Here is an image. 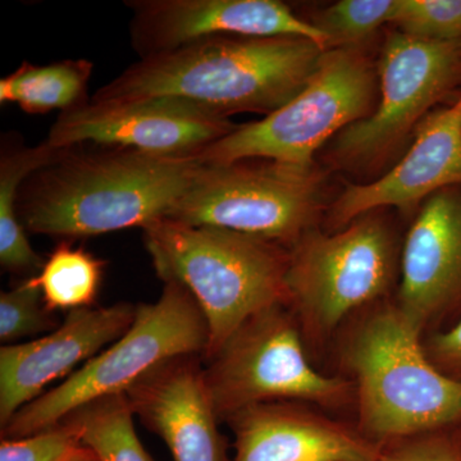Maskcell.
<instances>
[{"label": "cell", "instance_id": "6da1fadb", "mask_svg": "<svg viewBox=\"0 0 461 461\" xmlns=\"http://www.w3.org/2000/svg\"><path fill=\"white\" fill-rule=\"evenodd\" d=\"M63 151L21 187L14 213L27 232L78 239L166 220L204 168L198 154L131 149Z\"/></svg>", "mask_w": 461, "mask_h": 461}, {"label": "cell", "instance_id": "7a4b0ae2", "mask_svg": "<svg viewBox=\"0 0 461 461\" xmlns=\"http://www.w3.org/2000/svg\"><path fill=\"white\" fill-rule=\"evenodd\" d=\"M324 51L297 36H215L141 58L90 100L169 96L227 118L268 115L303 90Z\"/></svg>", "mask_w": 461, "mask_h": 461}, {"label": "cell", "instance_id": "3957f363", "mask_svg": "<svg viewBox=\"0 0 461 461\" xmlns=\"http://www.w3.org/2000/svg\"><path fill=\"white\" fill-rule=\"evenodd\" d=\"M353 375L357 427L379 446L461 427V384L429 362L423 335L396 304L373 309L341 348Z\"/></svg>", "mask_w": 461, "mask_h": 461}, {"label": "cell", "instance_id": "277c9868", "mask_svg": "<svg viewBox=\"0 0 461 461\" xmlns=\"http://www.w3.org/2000/svg\"><path fill=\"white\" fill-rule=\"evenodd\" d=\"M142 230L158 277L186 288L204 314L209 341L203 362L249 318L273 306H290V253L277 242L172 220Z\"/></svg>", "mask_w": 461, "mask_h": 461}, {"label": "cell", "instance_id": "5b68a950", "mask_svg": "<svg viewBox=\"0 0 461 461\" xmlns=\"http://www.w3.org/2000/svg\"><path fill=\"white\" fill-rule=\"evenodd\" d=\"M204 314L189 291L167 282L156 303L138 305L132 326L113 344L76 369L59 386L20 409L2 429V438H23L51 429L76 409L124 393L142 375L173 357L208 348Z\"/></svg>", "mask_w": 461, "mask_h": 461}, {"label": "cell", "instance_id": "8992f818", "mask_svg": "<svg viewBox=\"0 0 461 461\" xmlns=\"http://www.w3.org/2000/svg\"><path fill=\"white\" fill-rule=\"evenodd\" d=\"M206 388L218 420L269 402L317 403L342 408L355 399L350 379L315 371L288 305L266 309L244 324L206 360Z\"/></svg>", "mask_w": 461, "mask_h": 461}, {"label": "cell", "instance_id": "52a82bcc", "mask_svg": "<svg viewBox=\"0 0 461 461\" xmlns=\"http://www.w3.org/2000/svg\"><path fill=\"white\" fill-rule=\"evenodd\" d=\"M373 95L375 75L366 58L353 47L330 48L308 84L284 107L235 127L198 158L211 166L262 158L313 167L314 153L327 139L371 114Z\"/></svg>", "mask_w": 461, "mask_h": 461}, {"label": "cell", "instance_id": "ba28073f", "mask_svg": "<svg viewBox=\"0 0 461 461\" xmlns=\"http://www.w3.org/2000/svg\"><path fill=\"white\" fill-rule=\"evenodd\" d=\"M395 272V240L375 217L335 235L309 230L293 245L286 273L303 338H330L348 314L386 295Z\"/></svg>", "mask_w": 461, "mask_h": 461}, {"label": "cell", "instance_id": "9c48e42d", "mask_svg": "<svg viewBox=\"0 0 461 461\" xmlns=\"http://www.w3.org/2000/svg\"><path fill=\"white\" fill-rule=\"evenodd\" d=\"M313 167L204 165L198 178L166 220L217 227L294 244L312 230L321 198Z\"/></svg>", "mask_w": 461, "mask_h": 461}, {"label": "cell", "instance_id": "30bf717a", "mask_svg": "<svg viewBox=\"0 0 461 461\" xmlns=\"http://www.w3.org/2000/svg\"><path fill=\"white\" fill-rule=\"evenodd\" d=\"M460 69L461 41L391 33L379 62V104L368 117L339 132V156L359 163L386 156L454 86Z\"/></svg>", "mask_w": 461, "mask_h": 461}, {"label": "cell", "instance_id": "8fae6325", "mask_svg": "<svg viewBox=\"0 0 461 461\" xmlns=\"http://www.w3.org/2000/svg\"><path fill=\"white\" fill-rule=\"evenodd\" d=\"M233 129L229 118L184 99H89L60 113L44 142L56 150L91 142L160 156H194Z\"/></svg>", "mask_w": 461, "mask_h": 461}, {"label": "cell", "instance_id": "7c38bea8", "mask_svg": "<svg viewBox=\"0 0 461 461\" xmlns=\"http://www.w3.org/2000/svg\"><path fill=\"white\" fill-rule=\"evenodd\" d=\"M132 45L141 58L215 38L297 36L330 50L326 33L277 0H135Z\"/></svg>", "mask_w": 461, "mask_h": 461}, {"label": "cell", "instance_id": "4fadbf2b", "mask_svg": "<svg viewBox=\"0 0 461 461\" xmlns=\"http://www.w3.org/2000/svg\"><path fill=\"white\" fill-rule=\"evenodd\" d=\"M138 305L69 312L58 329L23 344L0 348V427L23 406L38 399L56 379L71 375L132 326Z\"/></svg>", "mask_w": 461, "mask_h": 461}, {"label": "cell", "instance_id": "5bb4252c", "mask_svg": "<svg viewBox=\"0 0 461 461\" xmlns=\"http://www.w3.org/2000/svg\"><path fill=\"white\" fill-rule=\"evenodd\" d=\"M396 305L420 330L461 318V191L433 194L403 245Z\"/></svg>", "mask_w": 461, "mask_h": 461}, {"label": "cell", "instance_id": "9a60e30c", "mask_svg": "<svg viewBox=\"0 0 461 461\" xmlns=\"http://www.w3.org/2000/svg\"><path fill=\"white\" fill-rule=\"evenodd\" d=\"M133 415L166 442L175 461H230L202 355L160 364L124 393Z\"/></svg>", "mask_w": 461, "mask_h": 461}, {"label": "cell", "instance_id": "2e32d148", "mask_svg": "<svg viewBox=\"0 0 461 461\" xmlns=\"http://www.w3.org/2000/svg\"><path fill=\"white\" fill-rule=\"evenodd\" d=\"M461 185V95L432 112L417 126L406 156L386 175L351 185L335 203L332 221L345 226L384 206L408 211L438 191Z\"/></svg>", "mask_w": 461, "mask_h": 461}, {"label": "cell", "instance_id": "e0dca14e", "mask_svg": "<svg viewBox=\"0 0 461 461\" xmlns=\"http://www.w3.org/2000/svg\"><path fill=\"white\" fill-rule=\"evenodd\" d=\"M227 423L235 461H379L382 446L357 427L330 420L303 402H269L239 412Z\"/></svg>", "mask_w": 461, "mask_h": 461}, {"label": "cell", "instance_id": "ac0fdd59", "mask_svg": "<svg viewBox=\"0 0 461 461\" xmlns=\"http://www.w3.org/2000/svg\"><path fill=\"white\" fill-rule=\"evenodd\" d=\"M93 65L86 59H67L51 65L23 62L0 80V103L17 104L29 114L71 111L86 98Z\"/></svg>", "mask_w": 461, "mask_h": 461}, {"label": "cell", "instance_id": "d6986e66", "mask_svg": "<svg viewBox=\"0 0 461 461\" xmlns=\"http://www.w3.org/2000/svg\"><path fill=\"white\" fill-rule=\"evenodd\" d=\"M133 417L126 395L118 393L94 400L62 421L76 430L98 461H154L136 435Z\"/></svg>", "mask_w": 461, "mask_h": 461}, {"label": "cell", "instance_id": "ffe728a7", "mask_svg": "<svg viewBox=\"0 0 461 461\" xmlns=\"http://www.w3.org/2000/svg\"><path fill=\"white\" fill-rule=\"evenodd\" d=\"M105 260L83 248L60 242L54 248L38 275L30 277L41 290L50 312H74L93 308L99 296Z\"/></svg>", "mask_w": 461, "mask_h": 461}, {"label": "cell", "instance_id": "44dd1931", "mask_svg": "<svg viewBox=\"0 0 461 461\" xmlns=\"http://www.w3.org/2000/svg\"><path fill=\"white\" fill-rule=\"evenodd\" d=\"M397 7L399 0H341L327 8L315 26L326 33L330 48H348L393 23Z\"/></svg>", "mask_w": 461, "mask_h": 461}, {"label": "cell", "instance_id": "7402d4cb", "mask_svg": "<svg viewBox=\"0 0 461 461\" xmlns=\"http://www.w3.org/2000/svg\"><path fill=\"white\" fill-rule=\"evenodd\" d=\"M60 321L44 304L41 290L30 277L0 295V339L12 345L21 339L50 333Z\"/></svg>", "mask_w": 461, "mask_h": 461}, {"label": "cell", "instance_id": "603a6c76", "mask_svg": "<svg viewBox=\"0 0 461 461\" xmlns=\"http://www.w3.org/2000/svg\"><path fill=\"white\" fill-rule=\"evenodd\" d=\"M0 461H98L76 430L62 421L23 438H2Z\"/></svg>", "mask_w": 461, "mask_h": 461}, {"label": "cell", "instance_id": "cb8c5ba5", "mask_svg": "<svg viewBox=\"0 0 461 461\" xmlns=\"http://www.w3.org/2000/svg\"><path fill=\"white\" fill-rule=\"evenodd\" d=\"M399 32L430 41H461V0H399Z\"/></svg>", "mask_w": 461, "mask_h": 461}, {"label": "cell", "instance_id": "d4e9b609", "mask_svg": "<svg viewBox=\"0 0 461 461\" xmlns=\"http://www.w3.org/2000/svg\"><path fill=\"white\" fill-rule=\"evenodd\" d=\"M379 461H461L456 429L411 437L382 446Z\"/></svg>", "mask_w": 461, "mask_h": 461}, {"label": "cell", "instance_id": "484cf974", "mask_svg": "<svg viewBox=\"0 0 461 461\" xmlns=\"http://www.w3.org/2000/svg\"><path fill=\"white\" fill-rule=\"evenodd\" d=\"M423 346L429 362L446 377L461 384V318L454 326L423 339Z\"/></svg>", "mask_w": 461, "mask_h": 461}, {"label": "cell", "instance_id": "4316f807", "mask_svg": "<svg viewBox=\"0 0 461 461\" xmlns=\"http://www.w3.org/2000/svg\"><path fill=\"white\" fill-rule=\"evenodd\" d=\"M457 430V435H459V438H460V442H461V427H459V429H456Z\"/></svg>", "mask_w": 461, "mask_h": 461}]
</instances>
